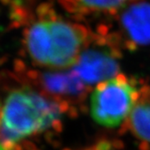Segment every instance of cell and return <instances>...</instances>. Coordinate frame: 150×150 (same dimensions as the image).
I'll return each instance as SVG.
<instances>
[{
    "mask_svg": "<svg viewBox=\"0 0 150 150\" xmlns=\"http://www.w3.org/2000/svg\"><path fill=\"white\" fill-rule=\"evenodd\" d=\"M86 41L87 31L80 25L62 20H44L30 27L26 47L36 63L63 69L78 62Z\"/></svg>",
    "mask_w": 150,
    "mask_h": 150,
    "instance_id": "6da1fadb",
    "label": "cell"
},
{
    "mask_svg": "<svg viewBox=\"0 0 150 150\" xmlns=\"http://www.w3.org/2000/svg\"><path fill=\"white\" fill-rule=\"evenodd\" d=\"M57 104L29 90L10 93L2 108L1 150H14L24 138L49 128L58 120Z\"/></svg>",
    "mask_w": 150,
    "mask_h": 150,
    "instance_id": "7a4b0ae2",
    "label": "cell"
},
{
    "mask_svg": "<svg viewBox=\"0 0 150 150\" xmlns=\"http://www.w3.org/2000/svg\"><path fill=\"white\" fill-rule=\"evenodd\" d=\"M137 100L136 88L119 75L98 83L91 94V113L98 124L115 127L130 115Z\"/></svg>",
    "mask_w": 150,
    "mask_h": 150,
    "instance_id": "3957f363",
    "label": "cell"
},
{
    "mask_svg": "<svg viewBox=\"0 0 150 150\" xmlns=\"http://www.w3.org/2000/svg\"><path fill=\"white\" fill-rule=\"evenodd\" d=\"M116 71V62L109 55L99 52L83 53L75 67V73L78 78L88 83H100L111 79Z\"/></svg>",
    "mask_w": 150,
    "mask_h": 150,
    "instance_id": "277c9868",
    "label": "cell"
},
{
    "mask_svg": "<svg viewBox=\"0 0 150 150\" xmlns=\"http://www.w3.org/2000/svg\"><path fill=\"white\" fill-rule=\"evenodd\" d=\"M129 35L139 42H150V6H137L129 10L124 18Z\"/></svg>",
    "mask_w": 150,
    "mask_h": 150,
    "instance_id": "5b68a950",
    "label": "cell"
},
{
    "mask_svg": "<svg viewBox=\"0 0 150 150\" xmlns=\"http://www.w3.org/2000/svg\"><path fill=\"white\" fill-rule=\"evenodd\" d=\"M129 120L133 133L142 140L150 142V98L136 102Z\"/></svg>",
    "mask_w": 150,
    "mask_h": 150,
    "instance_id": "8992f818",
    "label": "cell"
},
{
    "mask_svg": "<svg viewBox=\"0 0 150 150\" xmlns=\"http://www.w3.org/2000/svg\"><path fill=\"white\" fill-rule=\"evenodd\" d=\"M78 6L88 10H110L120 7L130 0H72Z\"/></svg>",
    "mask_w": 150,
    "mask_h": 150,
    "instance_id": "52a82bcc",
    "label": "cell"
}]
</instances>
